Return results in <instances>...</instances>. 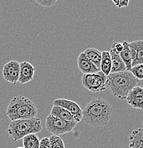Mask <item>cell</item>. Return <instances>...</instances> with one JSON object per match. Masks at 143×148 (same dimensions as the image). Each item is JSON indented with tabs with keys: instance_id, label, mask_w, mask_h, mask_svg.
<instances>
[{
	"instance_id": "5bb4252c",
	"label": "cell",
	"mask_w": 143,
	"mask_h": 148,
	"mask_svg": "<svg viewBox=\"0 0 143 148\" xmlns=\"http://www.w3.org/2000/svg\"><path fill=\"white\" fill-rule=\"evenodd\" d=\"M50 115L56 117L58 118H60V119L66 120V121L76 122L77 123L76 118L71 113H70L68 111L64 109V108L59 107V106H53L52 107L51 110Z\"/></svg>"
},
{
	"instance_id": "e0dca14e",
	"label": "cell",
	"mask_w": 143,
	"mask_h": 148,
	"mask_svg": "<svg viewBox=\"0 0 143 148\" xmlns=\"http://www.w3.org/2000/svg\"><path fill=\"white\" fill-rule=\"evenodd\" d=\"M112 69V61L110 51H102V58L101 62V71H102L106 76L110 73Z\"/></svg>"
},
{
	"instance_id": "d4e9b609",
	"label": "cell",
	"mask_w": 143,
	"mask_h": 148,
	"mask_svg": "<svg viewBox=\"0 0 143 148\" xmlns=\"http://www.w3.org/2000/svg\"><path fill=\"white\" fill-rule=\"evenodd\" d=\"M113 2L114 3L115 5L118 8H122V7H126L128 6L129 1L128 0H113Z\"/></svg>"
},
{
	"instance_id": "9a60e30c",
	"label": "cell",
	"mask_w": 143,
	"mask_h": 148,
	"mask_svg": "<svg viewBox=\"0 0 143 148\" xmlns=\"http://www.w3.org/2000/svg\"><path fill=\"white\" fill-rule=\"evenodd\" d=\"M87 58L93 63V64L101 70V62L102 58V51L95 48H88L83 51Z\"/></svg>"
},
{
	"instance_id": "9c48e42d",
	"label": "cell",
	"mask_w": 143,
	"mask_h": 148,
	"mask_svg": "<svg viewBox=\"0 0 143 148\" xmlns=\"http://www.w3.org/2000/svg\"><path fill=\"white\" fill-rule=\"evenodd\" d=\"M127 103L133 109L143 110V87L135 86L127 95L126 98Z\"/></svg>"
},
{
	"instance_id": "2e32d148",
	"label": "cell",
	"mask_w": 143,
	"mask_h": 148,
	"mask_svg": "<svg viewBox=\"0 0 143 148\" xmlns=\"http://www.w3.org/2000/svg\"><path fill=\"white\" fill-rule=\"evenodd\" d=\"M110 57H111L112 61V69L110 73H119V72H123L127 71L126 66L120 58L119 54H116L113 52L110 51Z\"/></svg>"
},
{
	"instance_id": "ba28073f",
	"label": "cell",
	"mask_w": 143,
	"mask_h": 148,
	"mask_svg": "<svg viewBox=\"0 0 143 148\" xmlns=\"http://www.w3.org/2000/svg\"><path fill=\"white\" fill-rule=\"evenodd\" d=\"M20 73V63L16 61H10L4 66L2 75L7 82L16 85L19 81Z\"/></svg>"
},
{
	"instance_id": "ac0fdd59",
	"label": "cell",
	"mask_w": 143,
	"mask_h": 148,
	"mask_svg": "<svg viewBox=\"0 0 143 148\" xmlns=\"http://www.w3.org/2000/svg\"><path fill=\"white\" fill-rule=\"evenodd\" d=\"M122 44L123 46V49L119 55L125 64L127 71H130L132 69V58L130 47H129V43L125 41Z\"/></svg>"
},
{
	"instance_id": "8fae6325",
	"label": "cell",
	"mask_w": 143,
	"mask_h": 148,
	"mask_svg": "<svg viewBox=\"0 0 143 148\" xmlns=\"http://www.w3.org/2000/svg\"><path fill=\"white\" fill-rule=\"evenodd\" d=\"M36 69L28 61H23L20 64V73L18 82L21 84H25L32 81L34 76Z\"/></svg>"
},
{
	"instance_id": "484cf974",
	"label": "cell",
	"mask_w": 143,
	"mask_h": 148,
	"mask_svg": "<svg viewBox=\"0 0 143 148\" xmlns=\"http://www.w3.org/2000/svg\"><path fill=\"white\" fill-rule=\"evenodd\" d=\"M16 148H24V147H16Z\"/></svg>"
},
{
	"instance_id": "7402d4cb",
	"label": "cell",
	"mask_w": 143,
	"mask_h": 148,
	"mask_svg": "<svg viewBox=\"0 0 143 148\" xmlns=\"http://www.w3.org/2000/svg\"><path fill=\"white\" fill-rule=\"evenodd\" d=\"M35 2L41 7L49 8L54 5L57 2V0H35Z\"/></svg>"
},
{
	"instance_id": "8992f818",
	"label": "cell",
	"mask_w": 143,
	"mask_h": 148,
	"mask_svg": "<svg viewBox=\"0 0 143 148\" xmlns=\"http://www.w3.org/2000/svg\"><path fill=\"white\" fill-rule=\"evenodd\" d=\"M81 83L83 87L89 91L101 92L107 88V76L102 71L83 74L81 78Z\"/></svg>"
},
{
	"instance_id": "3957f363",
	"label": "cell",
	"mask_w": 143,
	"mask_h": 148,
	"mask_svg": "<svg viewBox=\"0 0 143 148\" xmlns=\"http://www.w3.org/2000/svg\"><path fill=\"white\" fill-rule=\"evenodd\" d=\"M6 114L11 121L36 118L38 109L33 101L22 95H18L11 100L7 106Z\"/></svg>"
},
{
	"instance_id": "7c38bea8",
	"label": "cell",
	"mask_w": 143,
	"mask_h": 148,
	"mask_svg": "<svg viewBox=\"0 0 143 148\" xmlns=\"http://www.w3.org/2000/svg\"><path fill=\"white\" fill-rule=\"evenodd\" d=\"M77 64L79 70L83 74L95 73L101 71L85 55L83 52L81 53L77 58Z\"/></svg>"
},
{
	"instance_id": "52a82bcc",
	"label": "cell",
	"mask_w": 143,
	"mask_h": 148,
	"mask_svg": "<svg viewBox=\"0 0 143 148\" xmlns=\"http://www.w3.org/2000/svg\"><path fill=\"white\" fill-rule=\"evenodd\" d=\"M53 106H59L71 113L76 118L77 123H79L83 118V110L76 102L65 98H58L53 101Z\"/></svg>"
},
{
	"instance_id": "5b68a950",
	"label": "cell",
	"mask_w": 143,
	"mask_h": 148,
	"mask_svg": "<svg viewBox=\"0 0 143 148\" xmlns=\"http://www.w3.org/2000/svg\"><path fill=\"white\" fill-rule=\"evenodd\" d=\"M77 125L76 122L66 121L49 114L46 119V127L53 135H61L72 132Z\"/></svg>"
},
{
	"instance_id": "4316f807",
	"label": "cell",
	"mask_w": 143,
	"mask_h": 148,
	"mask_svg": "<svg viewBox=\"0 0 143 148\" xmlns=\"http://www.w3.org/2000/svg\"><path fill=\"white\" fill-rule=\"evenodd\" d=\"M142 126H143V120H142Z\"/></svg>"
},
{
	"instance_id": "d6986e66",
	"label": "cell",
	"mask_w": 143,
	"mask_h": 148,
	"mask_svg": "<svg viewBox=\"0 0 143 148\" xmlns=\"http://www.w3.org/2000/svg\"><path fill=\"white\" fill-rule=\"evenodd\" d=\"M23 140V145L24 148H38L40 140L36 134H30L24 137Z\"/></svg>"
},
{
	"instance_id": "30bf717a",
	"label": "cell",
	"mask_w": 143,
	"mask_h": 148,
	"mask_svg": "<svg viewBox=\"0 0 143 148\" xmlns=\"http://www.w3.org/2000/svg\"><path fill=\"white\" fill-rule=\"evenodd\" d=\"M132 58V67L143 64V41H135L129 43Z\"/></svg>"
},
{
	"instance_id": "ffe728a7",
	"label": "cell",
	"mask_w": 143,
	"mask_h": 148,
	"mask_svg": "<svg viewBox=\"0 0 143 148\" xmlns=\"http://www.w3.org/2000/svg\"><path fill=\"white\" fill-rule=\"evenodd\" d=\"M51 148H66L63 139L57 135H51L49 137Z\"/></svg>"
},
{
	"instance_id": "4fadbf2b",
	"label": "cell",
	"mask_w": 143,
	"mask_h": 148,
	"mask_svg": "<svg viewBox=\"0 0 143 148\" xmlns=\"http://www.w3.org/2000/svg\"><path fill=\"white\" fill-rule=\"evenodd\" d=\"M128 148H143V128L134 130L129 135Z\"/></svg>"
},
{
	"instance_id": "44dd1931",
	"label": "cell",
	"mask_w": 143,
	"mask_h": 148,
	"mask_svg": "<svg viewBox=\"0 0 143 148\" xmlns=\"http://www.w3.org/2000/svg\"><path fill=\"white\" fill-rule=\"evenodd\" d=\"M130 72L138 81L143 80V64H138L132 67Z\"/></svg>"
},
{
	"instance_id": "cb8c5ba5",
	"label": "cell",
	"mask_w": 143,
	"mask_h": 148,
	"mask_svg": "<svg viewBox=\"0 0 143 148\" xmlns=\"http://www.w3.org/2000/svg\"><path fill=\"white\" fill-rule=\"evenodd\" d=\"M38 148H51V143L49 138L45 137L40 140L39 147Z\"/></svg>"
},
{
	"instance_id": "277c9868",
	"label": "cell",
	"mask_w": 143,
	"mask_h": 148,
	"mask_svg": "<svg viewBox=\"0 0 143 148\" xmlns=\"http://www.w3.org/2000/svg\"><path fill=\"white\" fill-rule=\"evenodd\" d=\"M43 125L39 118L21 119L11 121L7 128V132L15 142L23 139L30 134L38 133Z\"/></svg>"
},
{
	"instance_id": "603a6c76",
	"label": "cell",
	"mask_w": 143,
	"mask_h": 148,
	"mask_svg": "<svg viewBox=\"0 0 143 148\" xmlns=\"http://www.w3.org/2000/svg\"><path fill=\"white\" fill-rule=\"evenodd\" d=\"M122 49H123V46H122V43L115 42L112 44L110 51L113 52V53H116V54H120V52L122 51Z\"/></svg>"
},
{
	"instance_id": "7a4b0ae2",
	"label": "cell",
	"mask_w": 143,
	"mask_h": 148,
	"mask_svg": "<svg viewBox=\"0 0 143 148\" xmlns=\"http://www.w3.org/2000/svg\"><path fill=\"white\" fill-rule=\"evenodd\" d=\"M138 79L130 71L110 73L107 76V88L120 100H126L129 92L138 86Z\"/></svg>"
},
{
	"instance_id": "6da1fadb",
	"label": "cell",
	"mask_w": 143,
	"mask_h": 148,
	"mask_svg": "<svg viewBox=\"0 0 143 148\" xmlns=\"http://www.w3.org/2000/svg\"><path fill=\"white\" fill-rule=\"evenodd\" d=\"M113 108L108 101L101 98H93L83 110L82 120L93 127H103L110 121Z\"/></svg>"
}]
</instances>
